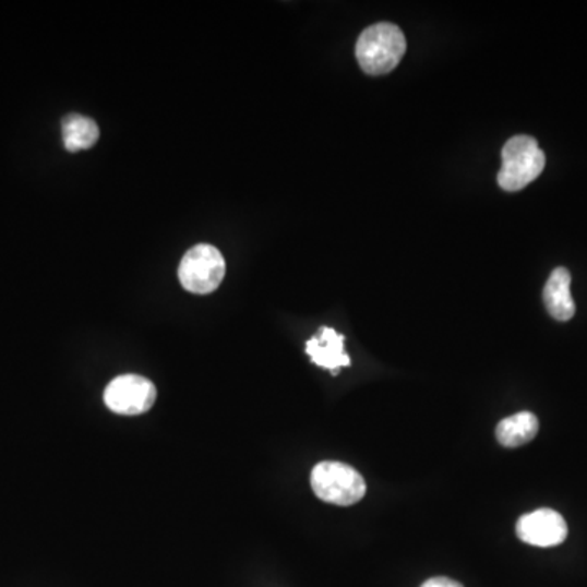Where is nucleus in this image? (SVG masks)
I'll use <instances>...</instances> for the list:
<instances>
[{
	"mask_svg": "<svg viewBox=\"0 0 587 587\" xmlns=\"http://www.w3.org/2000/svg\"><path fill=\"white\" fill-rule=\"evenodd\" d=\"M407 51L404 32L394 23L381 22L369 26L359 36L356 58L369 75H384L394 71Z\"/></svg>",
	"mask_w": 587,
	"mask_h": 587,
	"instance_id": "1",
	"label": "nucleus"
},
{
	"mask_svg": "<svg viewBox=\"0 0 587 587\" xmlns=\"http://www.w3.org/2000/svg\"><path fill=\"white\" fill-rule=\"evenodd\" d=\"M503 167L498 173V183L504 191L524 190L532 183L543 168L546 154L530 136H514L504 144Z\"/></svg>",
	"mask_w": 587,
	"mask_h": 587,
	"instance_id": "2",
	"label": "nucleus"
},
{
	"mask_svg": "<svg viewBox=\"0 0 587 587\" xmlns=\"http://www.w3.org/2000/svg\"><path fill=\"white\" fill-rule=\"evenodd\" d=\"M313 493L336 506H351L366 494V481L351 465L342 462H320L310 475Z\"/></svg>",
	"mask_w": 587,
	"mask_h": 587,
	"instance_id": "3",
	"label": "nucleus"
},
{
	"mask_svg": "<svg viewBox=\"0 0 587 587\" xmlns=\"http://www.w3.org/2000/svg\"><path fill=\"white\" fill-rule=\"evenodd\" d=\"M226 276V260L216 247L201 243L181 260L178 278L188 292L211 294Z\"/></svg>",
	"mask_w": 587,
	"mask_h": 587,
	"instance_id": "4",
	"label": "nucleus"
},
{
	"mask_svg": "<svg viewBox=\"0 0 587 587\" xmlns=\"http://www.w3.org/2000/svg\"><path fill=\"white\" fill-rule=\"evenodd\" d=\"M104 400L113 414L134 417L146 414L154 407L157 388L143 375L124 374L110 382Z\"/></svg>",
	"mask_w": 587,
	"mask_h": 587,
	"instance_id": "5",
	"label": "nucleus"
},
{
	"mask_svg": "<svg viewBox=\"0 0 587 587\" xmlns=\"http://www.w3.org/2000/svg\"><path fill=\"white\" fill-rule=\"evenodd\" d=\"M516 532L524 543L547 549V547H556L565 542L568 537V526L562 514L543 507V510L524 514L517 520Z\"/></svg>",
	"mask_w": 587,
	"mask_h": 587,
	"instance_id": "6",
	"label": "nucleus"
},
{
	"mask_svg": "<svg viewBox=\"0 0 587 587\" xmlns=\"http://www.w3.org/2000/svg\"><path fill=\"white\" fill-rule=\"evenodd\" d=\"M307 355L312 358L313 364L328 369L333 375L339 369L351 364V359L345 351V336L328 326H322L313 338L306 345Z\"/></svg>",
	"mask_w": 587,
	"mask_h": 587,
	"instance_id": "7",
	"label": "nucleus"
},
{
	"mask_svg": "<svg viewBox=\"0 0 587 587\" xmlns=\"http://www.w3.org/2000/svg\"><path fill=\"white\" fill-rule=\"evenodd\" d=\"M572 275L566 268H556L543 288V302L553 319L568 322L575 316L576 306L572 297Z\"/></svg>",
	"mask_w": 587,
	"mask_h": 587,
	"instance_id": "8",
	"label": "nucleus"
},
{
	"mask_svg": "<svg viewBox=\"0 0 587 587\" xmlns=\"http://www.w3.org/2000/svg\"><path fill=\"white\" fill-rule=\"evenodd\" d=\"M539 433V420L530 411H520L504 418L496 428V440L504 447H519L534 440Z\"/></svg>",
	"mask_w": 587,
	"mask_h": 587,
	"instance_id": "9",
	"label": "nucleus"
},
{
	"mask_svg": "<svg viewBox=\"0 0 587 587\" xmlns=\"http://www.w3.org/2000/svg\"><path fill=\"white\" fill-rule=\"evenodd\" d=\"M62 136L69 152L84 151L94 146L100 136L97 123L82 115H69L62 121Z\"/></svg>",
	"mask_w": 587,
	"mask_h": 587,
	"instance_id": "10",
	"label": "nucleus"
},
{
	"mask_svg": "<svg viewBox=\"0 0 587 587\" xmlns=\"http://www.w3.org/2000/svg\"><path fill=\"white\" fill-rule=\"evenodd\" d=\"M421 587H464L460 583L454 582V579L448 578H431L428 579Z\"/></svg>",
	"mask_w": 587,
	"mask_h": 587,
	"instance_id": "11",
	"label": "nucleus"
}]
</instances>
